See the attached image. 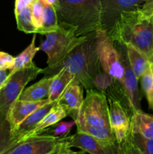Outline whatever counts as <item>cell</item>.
I'll return each mask as SVG.
<instances>
[{"label": "cell", "mask_w": 153, "mask_h": 154, "mask_svg": "<svg viewBox=\"0 0 153 154\" xmlns=\"http://www.w3.org/2000/svg\"><path fill=\"white\" fill-rule=\"evenodd\" d=\"M11 142V132L8 120L0 119V153Z\"/></svg>", "instance_id": "4316f807"}, {"label": "cell", "mask_w": 153, "mask_h": 154, "mask_svg": "<svg viewBox=\"0 0 153 154\" xmlns=\"http://www.w3.org/2000/svg\"><path fill=\"white\" fill-rule=\"evenodd\" d=\"M83 99L82 85L73 81L68 86L56 102L65 110L68 116H70L75 121L79 115Z\"/></svg>", "instance_id": "5bb4252c"}, {"label": "cell", "mask_w": 153, "mask_h": 154, "mask_svg": "<svg viewBox=\"0 0 153 154\" xmlns=\"http://www.w3.org/2000/svg\"><path fill=\"white\" fill-rule=\"evenodd\" d=\"M56 102H56H50L44 105V106L40 107V108L36 110L34 112L30 114L24 121H22L12 133L10 144L12 142H14V141H19V140L22 139L25 137L29 136L32 132H33V130L35 129L36 126L44 117V116L53 107Z\"/></svg>", "instance_id": "9a60e30c"}, {"label": "cell", "mask_w": 153, "mask_h": 154, "mask_svg": "<svg viewBox=\"0 0 153 154\" xmlns=\"http://www.w3.org/2000/svg\"><path fill=\"white\" fill-rule=\"evenodd\" d=\"M117 144H118V147H117L116 154H141L140 151L134 141L130 131L121 142Z\"/></svg>", "instance_id": "484cf974"}, {"label": "cell", "mask_w": 153, "mask_h": 154, "mask_svg": "<svg viewBox=\"0 0 153 154\" xmlns=\"http://www.w3.org/2000/svg\"><path fill=\"white\" fill-rule=\"evenodd\" d=\"M130 131L146 138L153 139V116L138 110L130 117Z\"/></svg>", "instance_id": "2e32d148"}, {"label": "cell", "mask_w": 153, "mask_h": 154, "mask_svg": "<svg viewBox=\"0 0 153 154\" xmlns=\"http://www.w3.org/2000/svg\"><path fill=\"white\" fill-rule=\"evenodd\" d=\"M147 0H100L101 28L110 31L123 12L139 8Z\"/></svg>", "instance_id": "30bf717a"}, {"label": "cell", "mask_w": 153, "mask_h": 154, "mask_svg": "<svg viewBox=\"0 0 153 154\" xmlns=\"http://www.w3.org/2000/svg\"><path fill=\"white\" fill-rule=\"evenodd\" d=\"M35 38L36 35L34 34L28 46L17 57H14V67L10 69L8 75H11L20 69L35 66L32 60L38 51L40 50V48L35 46Z\"/></svg>", "instance_id": "ffe728a7"}, {"label": "cell", "mask_w": 153, "mask_h": 154, "mask_svg": "<svg viewBox=\"0 0 153 154\" xmlns=\"http://www.w3.org/2000/svg\"><path fill=\"white\" fill-rule=\"evenodd\" d=\"M67 116L68 114L65 110L62 107L60 106L59 105H58L57 102H56L53 107L44 116V117L42 119L41 121L38 123V125L36 126V128L33 130V132H32L30 135L40 133L42 131L46 129V128L53 126L56 123L61 121L62 119H64Z\"/></svg>", "instance_id": "44dd1931"}, {"label": "cell", "mask_w": 153, "mask_h": 154, "mask_svg": "<svg viewBox=\"0 0 153 154\" xmlns=\"http://www.w3.org/2000/svg\"><path fill=\"white\" fill-rule=\"evenodd\" d=\"M100 67L96 52L95 37L93 33L88 35L83 43L76 47L61 62L43 69L41 73L52 76L61 69H64L74 75L75 81L87 90L94 87V78L101 72Z\"/></svg>", "instance_id": "7a4b0ae2"}, {"label": "cell", "mask_w": 153, "mask_h": 154, "mask_svg": "<svg viewBox=\"0 0 153 154\" xmlns=\"http://www.w3.org/2000/svg\"><path fill=\"white\" fill-rule=\"evenodd\" d=\"M148 61H149L150 67H151L152 71V73H153V54L148 57Z\"/></svg>", "instance_id": "d590c367"}, {"label": "cell", "mask_w": 153, "mask_h": 154, "mask_svg": "<svg viewBox=\"0 0 153 154\" xmlns=\"http://www.w3.org/2000/svg\"><path fill=\"white\" fill-rule=\"evenodd\" d=\"M41 72L42 69L34 66L8 75V79L0 88V119L7 120L8 111L10 105L17 100L26 84L35 79Z\"/></svg>", "instance_id": "8992f818"}, {"label": "cell", "mask_w": 153, "mask_h": 154, "mask_svg": "<svg viewBox=\"0 0 153 154\" xmlns=\"http://www.w3.org/2000/svg\"><path fill=\"white\" fill-rule=\"evenodd\" d=\"M109 119L111 130L117 143L121 142L130 132V117L119 101L108 99Z\"/></svg>", "instance_id": "7c38bea8"}, {"label": "cell", "mask_w": 153, "mask_h": 154, "mask_svg": "<svg viewBox=\"0 0 153 154\" xmlns=\"http://www.w3.org/2000/svg\"><path fill=\"white\" fill-rule=\"evenodd\" d=\"M96 52L100 66L105 73L122 85L124 69L120 54L106 30L100 28L94 32Z\"/></svg>", "instance_id": "52a82bcc"}, {"label": "cell", "mask_w": 153, "mask_h": 154, "mask_svg": "<svg viewBox=\"0 0 153 154\" xmlns=\"http://www.w3.org/2000/svg\"><path fill=\"white\" fill-rule=\"evenodd\" d=\"M45 1H46L47 3H49V4L53 5L54 7H56V6L57 5V4H58V0H45Z\"/></svg>", "instance_id": "e575fe53"}, {"label": "cell", "mask_w": 153, "mask_h": 154, "mask_svg": "<svg viewBox=\"0 0 153 154\" xmlns=\"http://www.w3.org/2000/svg\"><path fill=\"white\" fill-rule=\"evenodd\" d=\"M55 8L58 23L74 26L78 36L93 34L101 28L100 0H58Z\"/></svg>", "instance_id": "277c9868"}, {"label": "cell", "mask_w": 153, "mask_h": 154, "mask_svg": "<svg viewBox=\"0 0 153 154\" xmlns=\"http://www.w3.org/2000/svg\"><path fill=\"white\" fill-rule=\"evenodd\" d=\"M52 154H85V152L81 150V151H74L72 150L70 147H68L64 142L61 141V138H60V142L59 144L57 147L56 150Z\"/></svg>", "instance_id": "1f68e13d"}, {"label": "cell", "mask_w": 153, "mask_h": 154, "mask_svg": "<svg viewBox=\"0 0 153 154\" xmlns=\"http://www.w3.org/2000/svg\"><path fill=\"white\" fill-rule=\"evenodd\" d=\"M116 44L119 47V51L118 49L117 50L120 54L122 64L124 69V77H123V81L121 86L122 87L124 96L127 99L128 105L133 113L138 110H141L140 96L139 88H138L139 80L137 79L130 68L124 45L119 43Z\"/></svg>", "instance_id": "9c48e42d"}, {"label": "cell", "mask_w": 153, "mask_h": 154, "mask_svg": "<svg viewBox=\"0 0 153 154\" xmlns=\"http://www.w3.org/2000/svg\"><path fill=\"white\" fill-rule=\"evenodd\" d=\"M141 86L148 102L150 109L153 110V73L150 65L140 78Z\"/></svg>", "instance_id": "d4e9b609"}, {"label": "cell", "mask_w": 153, "mask_h": 154, "mask_svg": "<svg viewBox=\"0 0 153 154\" xmlns=\"http://www.w3.org/2000/svg\"><path fill=\"white\" fill-rule=\"evenodd\" d=\"M49 102H50L48 100V99L37 102H26L19 99L15 101L9 108L7 114V120L10 125L11 135L17 126L30 114Z\"/></svg>", "instance_id": "4fadbf2b"}, {"label": "cell", "mask_w": 153, "mask_h": 154, "mask_svg": "<svg viewBox=\"0 0 153 154\" xmlns=\"http://www.w3.org/2000/svg\"><path fill=\"white\" fill-rule=\"evenodd\" d=\"M60 138L46 134H35L12 142L0 154H52Z\"/></svg>", "instance_id": "ba28073f"}, {"label": "cell", "mask_w": 153, "mask_h": 154, "mask_svg": "<svg viewBox=\"0 0 153 154\" xmlns=\"http://www.w3.org/2000/svg\"><path fill=\"white\" fill-rule=\"evenodd\" d=\"M8 74L5 69H0V88L3 86L6 80L8 78Z\"/></svg>", "instance_id": "836d02e7"}, {"label": "cell", "mask_w": 153, "mask_h": 154, "mask_svg": "<svg viewBox=\"0 0 153 154\" xmlns=\"http://www.w3.org/2000/svg\"><path fill=\"white\" fill-rule=\"evenodd\" d=\"M32 5H28L21 10L16 17V26L20 31L25 33H37V29L33 24L32 17Z\"/></svg>", "instance_id": "603a6c76"}, {"label": "cell", "mask_w": 153, "mask_h": 154, "mask_svg": "<svg viewBox=\"0 0 153 154\" xmlns=\"http://www.w3.org/2000/svg\"><path fill=\"white\" fill-rule=\"evenodd\" d=\"M45 35L46 38L39 48L47 56L48 67L61 62L88 37V35L78 36L76 29L64 23H58L56 30Z\"/></svg>", "instance_id": "5b68a950"}, {"label": "cell", "mask_w": 153, "mask_h": 154, "mask_svg": "<svg viewBox=\"0 0 153 154\" xmlns=\"http://www.w3.org/2000/svg\"><path fill=\"white\" fill-rule=\"evenodd\" d=\"M36 0H15L14 14H17L21 10L28 5H32Z\"/></svg>", "instance_id": "d6a6232c"}, {"label": "cell", "mask_w": 153, "mask_h": 154, "mask_svg": "<svg viewBox=\"0 0 153 154\" xmlns=\"http://www.w3.org/2000/svg\"><path fill=\"white\" fill-rule=\"evenodd\" d=\"M124 45L125 47L126 54L130 68L137 79L140 80L149 66L148 57L143 52L130 44L125 43Z\"/></svg>", "instance_id": "e0dca14e"}, {"label": "cell", "mask_w": 153, "mask_h": 154, "mask_svg": "<svg viewBox=\"0 0 153 154\" xmlns=\"http://www.w3.org/2000/svg\"><path fill=\"white\" fill-rule=\"evenodd\" d=\"M52 80V76H47L42 78L37 83L24 90L18 99L26 102H37L45 99V98L47 99L50 85Z\"/></svg>", "instance_id": "ac0fdd59"}, {"label": "cell", "mask_w": 153, "mask_h": 154, "mask_svg": "<svg viewBox=\"0 0 153 154\" xmlns=\"http://www.w3.org/2000/svg\"><path fill=\"white\" fill-rule=\"evenodd\" d=\"M107 32L114 43L130 44L148 57L153 54V18L142 17L137 9L122 13Z\"/></svg>", "instance_id": "3957f363"}, {"label": "cell", "mask_w": 153, "mask_h": 154, "mask_svg": "<svg viewBox=\"0 0 153 154\" xmlns=\"http://www.w3.org/2000/svg\"><path fill=\"white\" fill-rule=\"evenodd\" d=\"M132 134V138L141 154H153V139L146 138L138 134Z\"/></svg>", "instance_id": "83f0119b"}, {"label": "cell", "mask_w": 153, "mask_h": 154, "mask_svg": "<svg viewBox=\"0 0 153 154\" xmlns=\"http://www.w3.org/2000/svg\"><path fill=\"white\" fill-rule=\"evenodd\" d=\"M43 3L42 27L39 32V34L45 35L47 33L57 29L58 26V20L55 7L46 2L45 0H43Z\"/></svg>", "instance_id": "7402d4cb"}, {"label": "cell", "mask_w": 153, "mask_h": 154, "mask_svg": "<svg viewBox=\"0 0 153 154\" xmlns=\"http://www.w3.org/2000/svg\"><path fill=\"white\" fill-rule=\"evenodd\" d=\"M137 11L142 17L146 19L153 17V0H147L137 9Z\"/></svg>", "instance_id": "f546056e"}, {"label": "cell", "mask_w": 153, "mask_h": 154, "mask_svg": "<svg viewBox=\"0 0 153 154\" xmlns=\"http://www.w3.org/2000/svg\"><path fill=\"white\" fill-rule=\"evenodd\" d=\"M75 125L77 132L88 134L109 148L117 150L118 144L110 125L108 100L102 92L86 90Z\"/></svg>", "instance_id": "6da1fadb"}, {"label": "cell", "mask_w": 153, "mask_h": 154, "mask_svg": "<svg viewBox=\"0 0 153 154\" xmlns=\"http://www.w3.org/2000/svg\"><path fill=\"white\" fill-rule=\"evenodd\" d=\"M52 76V80L50 85L47 99L50 102H56L68 86L73 81H75V79L74 75L64 69H61L56 74Z\"/></svg>", "instance_id": "d6986e66"}, {"label": "cell", "mask_w": 153, "mask_h": 154, "mask_svg": "<svg viewBox=\"0 0 153 154\" xmlns=\"http://www.w3.org/2000/svg\"><path fill=\"white\" fill-rule=\"evenodd\" d=\"M43 0H36L32 5V17L33 24L37 29V33H39L42 27L43 19Z\"/></svg>", "instance_id": "f1b7e54d"}, {"label": "cell", "mask_w": 153, "mask_h": 154, "mask_svg": "<svg viewBox=\"0 0 153 154\" xmlns=\"http://www.w3.org/2000/svg\"><path fill=\"white\" fill-rule=\"evenodd\" d=\"M152 18H153V17H152Z\"/></svg>", "instance_id": "8d00e7d4"}, {"label": "cell", "mask_w": 153, "mask_h": 154, "mask_svg": "<svg viewBox=\"0 0 153 154\" xmlns=\"http://www.w3.org/2000/svg\"><path fill=\"white\" fill-rule=\"evenodd\" d=\"M61 141L68 147H77L85 153L89 154H116L117 150L110 149L85 132H77L72 135L62 137Z\"/></svg>", "instance_id": "8fae6325"}, {"label": "cell", "mask_w": 153, "mask_h": 154, "mask_svg": "<svg viewBox=\"0 0 153 154\" xmlns=\"http://www.w3.org/2000/svg\"><path fill=\"white\" fill-rule=\"evenodd\" d=\"M75 125V121L70 122H61L56 123L50 127L46 128V129L42 131L40 133L46 134V135H51L56 138H62L68 135L70 129ZM39 133V134H40Z\"/></svg>", "instance_id": "cb8c5ba5"}, {"label": "cell", "mask_w": 153, "mask_h": 154, "mask_svg": "<svg viewBox=\"0 0 153 154\" xmlns=\"http://www.w3.org/2000/svg\"><path fill=\"white\" fill-rule=\"evenodd\" d=\"M14 57L5 52L0 51V69L10 70L14 67Z\"/></svg>", "instance_id": "4dcf8cb0"}]
</instances>
